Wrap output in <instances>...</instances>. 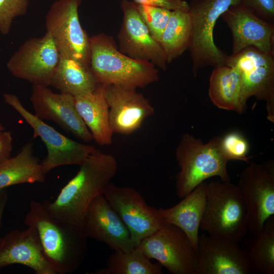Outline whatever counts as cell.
<instances>
[{"mask_svg":"<svg viewBox=\"0 0 274 274\" xmlns=\"http://www.w3.org/2000/svg\"><path fill=\"white\" fill-rule=\"evenodd\" d=\"M8 199V194L5 189L0 190V232L2 224V220L4 211L7 204ZM0 235V239H1Z\"/></svg>","mask_w":274,"mask_h":274,"instance_id":"e575fe53","label":"cell"},{"mask_svg":"<svg viewBox=\"0 0 274 274\" xmlns=\"http://www.w3.org/2000/svg\"><path fill=\"white\" fill-rule=\"evenodd\" d=\"M209 96L219 109L239 114L246 110L242 78L234 67L223 65L214 67L210 78Z\"/></svg>","mask_w":274,"mask_h":274,"instance_id":"603a6c76","label":"cell"},{"mask_svg":"<svg viewBox=\"0 0 274 274\" xmlns=\"http://www.w3.org/2000/svg\"><path fill=\"white\" fill-rule=\"evenodd\" d=\"M162 266L153 263L138 247L127 251H114L104 268L92 274H161Z\"/></svg>","mask_w":274,"mask_h":274,"instance_id":"83f0119b","label":"cell"},{"mask_svg":"<svg viewBox=\"0 0 274 274\" xmlns=\"http://www.w3.org/2000/svg\"><path fill=\"white\" fill-rule=\"evenodd\" d=\"M102 195L125 225L136 247L165 224L159 209L149 206L134 188L110 183Z\"/></svg>","mask_w":274,"mask_h":274,"instance_id":"7c38bea8","label":"cell"},{"mask_svg":"<svg viewBox=\"0 0 274 274\" xmlns=\"http://www.w3.org/2000/svg\"><path fill=\"white\" fill-rule=\"evenodd\" d=\"M136 5L140 16L151 35L159 43L172 11L153 6Z\"/></svg>","mask_w":274,"mask_h":274,"instance_id":"f1b7e54d","label":"cell"},{"mask_svg":"<svg viewBox=\"0 0 274 274\" xmlns=\"http://www.w3.org/2000/svg\"><path fill=\"white\" fill-rule=\"evenodd\" d=\"M241 4L262 19L274 24V0H241Z\"/></svg>","mask_w":274,"mask_h":274,"instance_id":"1f68e13d","label":"cell"},{"mask_svg":"<svg viewBox=\"0 0 274 274\" xmlns=\"http://www.w3.org/2000/svg\"><path fill=\"white\" fill-rule=\"evenodd\" d=\"M239 242L199 234L197 274H251L247 259Z\"/></svg>","mask_w":274,"mask_h":274,"instance_id":"d6986e66","label":"cell"},{"mask_svg":"<svg viewBox=\"0 0 274 274\" xmlns=\"http://www.w3.org/2000/svg\"><path fill=\"white\" fill-rule=\"evenodd\" d=\"M241 242V247L252 273H274V218L265 222L263 228L255 233L248 232Z\"/></svg>","mask_w":274,"mask_h":274,"instance_id":"484cf974","label":"cell"},{"mask_svg":"<svg viewBox=\"0 0 274 274\" xmlns=\"http://www.w3.org/2000/svg\"><path fill=\"white\" fill-rule=\"evenodd\" d=\"M59 51L47 32L25 41L8 60L6 66L15 77L32 84L50 85L57 65Z\"/></svg>","mask_w":274,"mask_h":274,"instance_id":"4fadbf2b","label":"cell"},{"mask_svg":"<svg viewBox=\"0 0 274 274\" xmlns=\"http://www.w3.org/2000/svg\"><path fill=\"white\" fill-rule=\"evenodd\" d=\"M241 3V0H192L189 4L191 38L188 50L194 77L206 66L225 65L228 55L215 44L214 27L230 7Z\"/></svg>","mask_w":274,"mask_h":274,"instance_id":"8992f818","label":"cell"},{"mask_svg":"<svg viewBox=\"0 0 274 274\" xmlns=\"http://www.w3.org/2000/svg\"><path fill=\"white\" fill-rule=\"evenodd\" d=\"M12 136L9 131L0 130V162L10 157Z\"/></svg>","mask_w":274,"mask_h":274,"instance_id":"836d02e7","label":"cell"},{"mask_svg":"<svg viewBox=\"0 0 274 274\" xmlns=\"http://www.w3.org/2000/svg\"><path fill=\"white\" fill-rule=\"evenodd\" d=\"M74 101L76 110L93 139L101 146L110 145L114 133L109 122L105 86L98 83L93 91L74 96Z\"/></svg>","mask_w":274,"mask_h":274,"instance_id":"7402d4cb","label":"cell"},{"mask_svg":"<svg viewBox=\"0 0 274 274\" xmlns=\"http://www.w3.org/2000/svg\"><path fill=\"white\" fill-rule=\"evenodd\" d=\"M89 44L90 67L98 83L136 89L159 80L154 64L122 53L112 37L104 33L93 35Z\"/></svg>","mask_w":274,"mask_h":274,"instance_id":"3957f363","label":"cell"},{"mask_svg":"<svg viewBox=\"0 0 274 274\" xmlns=\"http://www.w3.org/2000/svg\"><path fill=\"white\" fill-rule=\"evenodd\" d=\"M81 2L54 1L46 14L45 26L60 54L90 66V37L82 27L78 15Z\"/></svg>","mask_w":274,"mask_h":274,"instance_id":"9c48e42d","label":"cell"},{"mask_svg":"<svg viewBox=\"0 0 274 274\" xmlns=\"http://www.w3.org/2000/svg\"><path fill=\"white\" fill-rule=\"evenodd\" d=\"M138 247L173 274H197V251L178 227L165 223L144 238Z\"/></svg>","mask_w":274,"mask_h":274,"instance_id":"ba28073f","label":"cell"},{"mask_svg":"<svg viewBox=\"0 0 274 274\" xmlns=\"http://www.w3.org/2000/svg\"><path fill=\"white\" fill-rule=\"evenodd\" d=\"M81 229L87 238L103 242L114 251H127L137 247L128 229L102 194L89 204Z\"/></svg>","mask_w":274,"mask_h":274,"instance_id":"9a60e30c","label":"cell"},{"mask_svg":"<svg viewBox=\"0 0 274 274\" xmlns=\"http://www.w3.org/2000/svg\"><path fill=\"white\" fill-rule=\"evenodd\" d=\"M24 230H13L0 239V268L23 265L36 274H56L46 259L38 232L32 226Z\"/></svg>","mask_w":274,"mask_h":274,"instance_id":"ffe728a7","label":"cell"},{"mask_svg":"<svg viewBox=\"0 0 274 274\" xmlns=\"http://www.w3.org/2000/svg\"><path fill=\"white\" fill-rule=\"evenodd\" d=\"M225 65L235 67L239 73L245 102L252 96L265 101L267 119L273 122L274 55L249 47L228 55Z\"/></svg>","mask_w":274,"mask_h":274,"instance_id":"8fae6325","label":"cell"},{"mask_svg":"<svg viewBox=\"0 0 274 274\" xmlns=\"http://www.w3.org/2000/svg\"><path fill=\"white\" fill-rule=\"evenodd\" d=\"M199 228L208 234L240 242L247 234L246 212L237 185L208 183L204 212Z\"/></svg>","mask_w":274,"mask_h":274,"instance_id":"5b68a950","label":"cell"},{"mask_svg":"<svg viewBox=\"0 0 274 274\" xmlns=\"http://www.w3.org/2000/svg\"><path fill=\"white\" fill-rule=\"evenodd\" d=\"M77 174L61 189L53 201L43 204L55 217L81 228L91 201L102 194L115 175L118 163L115 157L94 148Z\"/></svg>","mask_w":274,"mask_h":274,"instance_id":"6da1fadb","label":"cell"},{"mask_svg":"<svg viewBox=\"0 0 274 274\" xmlns=\"http://www.w3.org/2000/svg\"><path fill=\"white\" fill-rule=\"evenodd\" d=\"M105 95L113 133H132L154 113L149 100L136 89L110 85L105 86Z\"/></svg>","mask_w":274,"mask_h":274,"instance_id":"ac0fdd59","label":"cell"},{"mask_svg":"<svg viewBox=\"0 0 274 274\" xmlns=\"http://www.w3.org/2000/svg\"><path fill=\"white\" fill-rule=\"evenodd\" d=\"M191 38V21L188 11H172L159 42L165 59L170 63L188 49Z\"/></svg>","mask_w":274,"mask_h":274,"instance_id":"4316f807","label":"cell"},{"mask_svg":"<svg viewBox=\"0 0 274 274\" xmlns=\"http://www.w3.org/2000/svg\"><path fill=\"white\" fill-rule=\"evenodd\" d=\"M98 84L90 66L60 54L49 86L76 96L93 91Z\"/></svg>","mask_w":274,"mask_h":274,"instance_id":"cb8c5ba5","label":"cell"},{"mask_svg":"<svg viewBox=\"0 0 274 274\" xmlns=\"http://www.w3.org/2000/svg\"><path fill=\"white\" fill-rule=\"evenodd\" d=\"M121 8L123 17L118 35L119 51L133 59L150 62L166 71L163 51L142 20L136 4L122 0Z\"/></svg>","mask_w":274,"mask_h":274,"instance_id":"5bb4252c","label":"cell"},{"mask_svg":"<svg viewBox=\"0 0 274 274\" xmlns=\"http://www.w3.org/2000/svg\"><path fill=\"white\" fill-rule=\"evenodd\" d=\"M4 130V128L2 126V125L0 124V130Z\"/></svg>","mask_w":274,"mask_h":274,"instance_id":"d590c367","label":"cell"},{"mask_svg":"<svg viewBox=\"0 0 274 274\" xmlns=\"http://www.w3.org/2000/svg\"><path fill=\"white\" fill-rule=\"evenodd\" d=\"M207 189L208 183L204 181L176 205L165 209H159L164 223L173 224L180 228L188 237L196 251Z\"/></svg>","mask_w":274,"mask_h":274,"instance_id":"44dd1931","label":"cell"},{"mask_svg":"<svg viewBox=\"0 0 274 274\" xmlns=\"http://www.w3.org/2000/svg\"><path fill=\"white\" fill-rule=\"evenodd\" d=\"M222 137L215 136L207 143L186 133L181 138L175 151L180 168L176 180L177 196L183 198L198 185L217 176L230 182L227 164L230 160L221 147Z\"/></svg>","mask_w":274,"mask_h":274,"instance_id":"277c9868","label":"cell"},{"mask_svg":"<svg viewBox=\"0 0 274 274\" xmlns=\"http://www.w3.org/2000/svg\"><path fill=\"white\" fill-rule=\"evenodd\" d=\"M45 175L33 154V143L28 142L15 156L0 162V190L17 184L42 183Z\"/></svg>","mask_w":274,"mask_h":274,"instance_id":"d4e9b609","label":"cell"},{"mask_svg":"<svg viewBox=\"0 0 274 274\" xmlns=\"http://www.w3.org/2000/svg\"><path fill=\"white\" fill-rule=\"evenodd\" d=\"M24 222L37 230L44 256L56 274L73 273L83 263L87 238L81 228L55 217L43 203L34 200Z\"/></svg>","mask_w":274,"mask_h":274,"instance_id":"7a4b0ae2","label":"cell"},{"mask_svg":"<svg viewBox=\"0 0 274 274\" xmlns=\"http://www.w3.org/2000/svg\"><path fill=\"white\" fill-rule=\"evenodd\" d=\"M29 0H0V33H9L15 18L24 15Z\"/></svg>","mask_w":274,"mask_h":274,"instance_id":"f546056e","label":"cell"},{"mask_svg":"<svg viewBox=\"0 0 274 274\" xmlns=\"http://www.w3.org/2000/svg\"><path fill=\"white\" fill-rule=\"evenodd\" d=\"M30 101L35 115L40 119L54 122L84 142L93 140L91 132L76 110L72 95L54 93L48 86L32 84Z\"/></svg>","mask_w":274,"mask_h":274,"instance_id":"2e32d148","label":"cell"},{"mask_svg":"<svg viewBox=\"0 0 274 274\" xmlns=\"http://www.w3.org/2000/svg\"><path fill=\"white\" fill-rule=\"evenodd\" d=\"M3 98L31 127L33 138L39 136L44 143L47 155L41 163L45 175L58 166H80L95 148L75 141L57 131L25 108L16 95L4 93Z\"/></svg>","mask_w":274,"mask_h":274,"instance_id":"52a82bcc","label":"cell"},{"mask_svg":"<svg viewBox=\"0 0 274 274\" xmlns=\"http://www.w3.org/2000/svg\"><path fill=\"white\" fill-rule=\"evenodd\" d=\"M221 17L232 34L231 55L249 47L274 55V24L262 19L241 3L230 7Z\"/></svg>","mask_w":274,"mask_h":274,"instance_id":"e0dca14e","label":"cell"},{"mask_svg":"<svg viewBox=\"0 0 274 274\" xmlns=\"http://www.w3.org/2000/svg\"><path fill=\"white\" fill-rule=\"evenodd\" d=\"M249 164L237 186L246 209L248 232L255 233L274 215V170L272 163Z\"/></svg>","mask_w":274,"mask_h":274,"instance_id":"30bf717a","label":"cell"},{"mask_svg":"<svg viewBox=\"0 0 274 274\" xmlns=\"http://www.w3.org/2000/svg\"><path fill=\"white\" fill-rule=\"evenodd\" d=\"M138 5H146L165 8L170 11H188L189 4L184 0H133Z\"/></svg>","mask_w":274,"mask_h":274,"instance_id":"d6a6232c","label":"cell"},{"mask_svg":"<svg viewBox=\"0 0 274 274\" xmlns=\"http://www.w3.org/2000/svg\"><path fill=\"white\" fill-rule=\"evenodd\" d=\"M221 147L225 155L231 160H238L248 163L252 157L247 156L249 144L245 138L236 131L227 133L222 138Z\"/></svg>","mask_w":274,"mask_h":274,"instance_id":"4dcf8cb0","label":"cell"}]
</instances>
